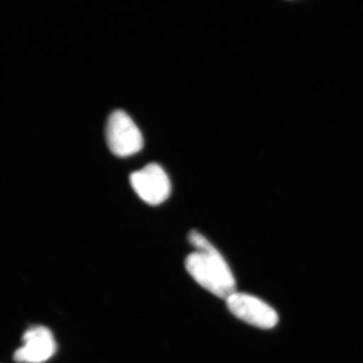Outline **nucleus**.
<instances>
[{
	"instance_id": "1",
	"label": "nucleus",
	"mask_w": 363,
	"mask_h": 363,
	"mask_svg": "<svg viewBox=\"0 0 363 363\" xmlns=\"http://www.w3.org/2000/svg\"><path fill=\"white\" fill-rule=\"evenodd\" d=\"M196 252L186 259V269L202 288L216 297L226 298L236 292L235 279L226 260L209 240L198 231L189 233Z\"/></svg>"
},
{
	"instance_id": "2",
	"label": "nucleus",
	"mask_w": 363,
	"mask_h": 363,
	"mask_svg": "<svg viewBox=\"0 0 363 363\" xmlns=\"http://www.w3.org/2000/svg\"><path fill=\"white\" fill-rule=\"evenodd\" d=\"M105 135L109 150L116 156H133L143 149L142 131L125 111L112 112L107 119Z\"/></svg>"
},
{
	"instance_id": "3",
	"label": "nucleus",
	"mask_w": 363,
	"mask_h": 363,
	"mask_svg": "<svg viewBox=\"0 0 363 363\" xmlns=\"http://www.w3.org/2000/svg\"><path fill=\"white\" fill-rule=\"evenodd\" d=\"M130 181L138 197L152 206L162 204L171 194L172 186L168 174L156 162L133 172Z\"/></svg>"
},
{
	"instance_id": "4",
	"label": "nucleus",
	"mask_w": 363,
	"mask_h": 363,
	"mask_svg": "<svg viewBox=\"0 0 363 363\" xmlns=\"http://www.w3.org/2000/svg\"><path fill=\"white\" fill-rule=\"evenodd\" d=\"M227 308L236 318L260 329H272L279 323L276 310L260 298L235 292L226 298Z\"/></svg>"
},
{
	"instance_id": "5",
	"label": "nucleus",
	"mask_w": 363,
	"mask_h": 363,
	"mask_svg": "<svg viewBox=\"0 0 363 363\" xmlns=\"http://www.w3.org/2000/svg\"><path fill=\"white\" fill-rule=\"evenodd\" d=\"M23 345L14 352L16 362L43 363L56 353L57 343L51 330L44 326H33L26 330L23 337Z\"/></svg>"
}]
</instances>
